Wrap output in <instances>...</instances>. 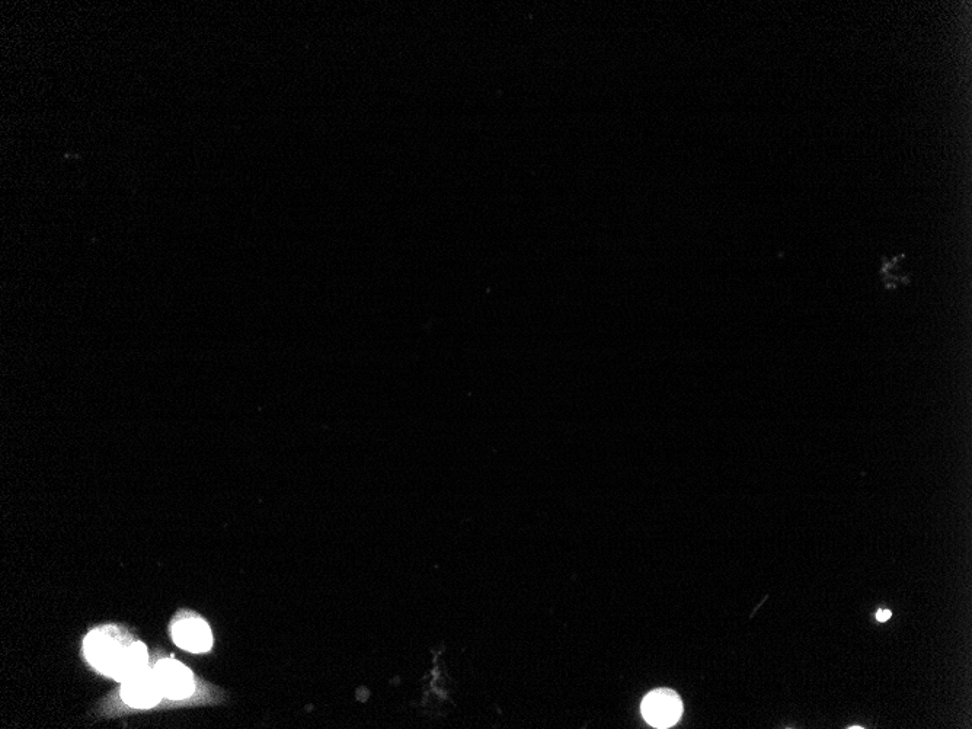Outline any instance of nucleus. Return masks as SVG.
Listing matches in <instances>:
<instances>
[{
  "label": "nucleus",
  "mask_w": 972,
  "mask_h": 729,
  "mask_svg": "<svg viewBox=\"0 0 972 729\" xmlns=\"http://www.w3.org/2000/svg\"><path fill=\"white\" fill-rule=\"evenodd\" d=\"M89 663L105 676L124 681L149 663L147 649L117 626H104L89 633L83 642Z\"/></svg>",
  "instance_id": "f257e3e1"
},
{
  "label": "nucleus",
  "mask_w": 972,
  "mask_h": 729,
  "mask_svg": "<svg viewBox=\"0 0 972 729\" xmlns=\"http://www.w3.org/2000/svg\"><path fill=\"white\" fill-rule=\"evenodd\" d=\"M641 709L645 721L652 727L670 728L679 721L683 703L673 690L658 689L645 697Z\"/></svg>",
  "instance_id": "f03ea898"
},
{
  "label": "nucleus",
  "mask_w": 972,
  "mask_h": 729,
  "mask_svg": "<svg viewBox=\"0 0 972 729\" xmlns=\"http://www.w3.org/2000/svg\"><path fill=\"white\" fill-rule=\"evenodd\" d=\"M153 673H155L163 696L181 700L193 695L195 689L193 673H191L190 668L185 667L179 661L171 660V658L159 661L153 668Z\"/></svg>",
  "instance_id": "7ed1b4c3"
},
{
  "label": "nucleus",
  "mask_w": 972,
  "mask_h": 729,
  "mask_svg": "<svg viewBox=\"0 0 972 729\" xmlns=\"http://www.w3.org/2000/svg\"><path fill=\"white\" fill-rule=\"evenodd\" d=\"M163 693L155 673L149 667L137 671L124 680L121 697L131 708H152L162 699Z\"/></svg>",
  "instance_id": "20e7f679"
},
{
  "label": "nucleus",
  "mask_w": 972,
  "mask_h": 729,
  "mask_svg": "<svg viewBox=\"0 0 972 729\" xmlns=\"http://www.w3.org/2000/svg\"><path fill=\"white\" fill-rule=\"evenodd\" d=\"M172 639L179 648L194 654H203L213 645L210 626L200 617H187L172 626Z\"/></svg>",
  "instance_id": "39448f33"
},
{
  "label": "nucleus",
  "mask_w": 972,
  "mask_h": 729,
  "mask_svg": "<svg viewBox=\"0 0 972 729\" xmlns=\"http://www.w3.org/2000/svg\"><path fill=\"white\" fill-rule=\"evenodd\" d=\"M891 616H892L891 610L881 609L878 610V613H876V620H878V622H887V620L890 619Z\"/></svg>",
  "instance_id": "423d86ee"
}]
</instances>
